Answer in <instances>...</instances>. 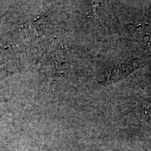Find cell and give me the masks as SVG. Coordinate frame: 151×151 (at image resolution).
Wrapping results in <instances>:
<instances>
[{
  "label": "cell",
  "mask_w": 151,
  "mask_h": 151,
  "mask_svg": "<svg viewBox=\"0 0 151 151\" xmlns=\"http://www.w3.org/2000/svg\"><path fill=\"white\" fill-rule=\"evenodd\" d=\"M139 110L143 118H146L149 122H151V104L147 101H143L139 106Z\"/></svg>",
  "instance_id": "cell-1"
}]
</instances>
